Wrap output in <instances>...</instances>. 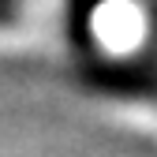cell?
Masks as SVG:
<instances>
[{
	"mask_svg": "<svg viewBox=\"0 0 157 157\" xmlns=\"http://www.w3.org/2000/svg\"><path fill=\"white\" fill-rule=\"evenodd\" d=\"M15 4H19V0H0V23H4V19L15 11Z\"/></svg>",
	"mask_w": 157,
	"mask_h": 157,
	"instance_id": "obj_1",
	"label": "cell"
}]
</instances>
